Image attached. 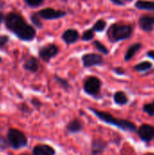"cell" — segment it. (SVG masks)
Listing matches in <instances>:
<instances>
[{
  "mask_svg": "<svg viewBox=\"0 0 154 155\" xmlns=\"http://www.w3.org/2000/svg\"><path fill=\"white\" fill-rule=\"evenodd\" d=\"M4 24L5 28L21 41L30 42L36 36L35 28L28 24L21 14L16 12H9L5 15Z\"/></svg>",
  "mask_w": 154,
  "mask_h": 155,
  "instance_id": "1",
  "label": "cell"
},
{
  "mask_svg": "<svg viewBox=\"0 0 154 155\" xmlns=\"http://www.w3.org/2000/svg\"><path fill=\"white\" fill-rule=\"evenodd\" d=\"M89 110L100 121L103 122L106 124L113 125V126H114L122 131H124V132H136L137 131V126L133 123H132L128 120L116 118L113 115H112L111 114H108V113L103 112V111H99V110L92 108V107H90Z\"/></svg>",
  "mask_w": 154,
  "mask_h": 155,
  "instance_id": "2",
  "label": "cell"
},
{
  "mask_svg": "<svg viewBox=\"0 0 154 155\" xmlns=\"http://www.w3.org/2000/svg\"><path fill=\"white\" fill-rule=\"evenodd\" d=\"M133 33V26L130 24L114 23L107 29V37L111 43H117L129 39Z\"/></svg>",
  "mask_w": 154,
  "mask_h": 155,
  "instance_id": "3",
  "label": "cell"
},
{
  "mask_svg": "<svg viewBox=\"0 0 154 155\" xmlns=\"http://www.w3.org/2000/svg\"><path fill=\"white\" fill-rule=\"evenodd\" d=\"M7 141L9 145L15 149H22L27 146V138L25 134L15 128H10L7 132Z\"/></svg>",
  "mask_w": 154,
  "mask_h": 155,
  "instance_id": "4",
  "label": "cell"
},
{
  "mask_svg": "<svg viewBox=\"0 0 154 155\" xmlns=\"http://www.w3.org/2000/svg\"><path fill=\"white\" fill-rule=\"evenodd\" d=\"M58 54H59V48L54 43H49V44L40 47L38 50L39 58L45 63H49L51 61V59L55 57Z\"/></svg>",
  "mask_w": 154,
  "mask_h": 155,
  "instance_id": "5",
  "label": "cell"
},
{
  "mask_svg": "<svg viewBox=\"0 0 154 155\" xmlns=\"http://www.w3.org/2000/svg\"><path fill=\"white\" fill-rule=\"evenodd\" d=\"M102 87V81L96 76H89L84 84V91L91 96H95L99 94Z\"/></svg>",
  "mask_w": 154,
  "mask_h": 155,
  "instance_id": "6",
  "label": "cell"
},
{
  "mask_svg": "<svg viewBox=\"0 0 154 155\" xmlns=\"http://www.w3.org/2000/svg\"><path fill=\"white\" fill-rule=\"evenodd\" d=\"M38 15L44 20H55L64 17L67 13L64 10H56L52 7H46L37 12Z\"/></svg>",
  "mask_w": 154,
  "mask_h": 155,
  "instance_id": "7",
  "label": "cell"
},
{
  "mask_svg": "<svg viewBox=\"0 0 154 155\" xmlns=\"http://www.w3.org/2000/svg\"><path fill=\"white\" fill-rule=\"evenodd\" d=\"M82 62L85 68L98 66L103 64V58L102 55L95 54V53H89L85 54L82 56Z\"/></svg>",
  "mask_w": 154,
  "mask_h": 155,
  "instance_id": "8",
  "label": "cell"
},
{
  "mask_svg": "<svg viewBox=\"0 0 154 155\" xmlns=\"http://www.w3.org/2000/svg\"><path fill=\"white\" fill-rule=\"evenodd\" d=\"M138 136L144 143H150L154 139V126L151 124H142L137 130Z\"/></svg>",
  "mask_w": 154,
  "mask_h": 155,
  "instance_id": "9",
  "label": "cell"
},
{
  "mask_svg": "<svg viewBox=\"0 0 154 155\" xmlns=\"http://www.w3.org/2000/svg\"><path fill=\"white\" fill-rule=\"evenodd\" d=\"M138 23L143 31L146 33H151L154 27V15H142L139 18Z\"/></svg>",
  "mask_w": 154,
  "mask_h": 155,
  "instance_id": "10",
  "label": "cell"
},
{
  "mask_svg": "<svg viewBox=\"0 0 154 155\" xmlns=\"http://www.w3.org/2000/svg\"><path fill=\"white\" fill-rule=\"evenodd\" d=\"M79 38H80L79 32L74 28L66 29L62 35V39L66 45H73L76 43L79 40Z\"/></svg>",
  "mask_w": 154,
  "mask_h": 155,
  "instance_id": "11",
  "label": "cell"
},
{
  "mask_svg": "<svg viewBox=\"0 0 154 155\" xmlns=\"http://www.w3.org/2000/svg\"><path fill=\"white\" fill-rule=\"evenodd\" d=\"M23 67L25 70L30 72V73H36L39 70L40 64H39V60L35 56L29 55L26 57L23 63Z\"/></svg>",
  "mask_w": 154,
  "mask_h": 155,
  "instance_id": "12",
  "label": "cell"
},
{
  "mask_svg": "<svg viewBox=\"0 0 154 155\" xmlns=\"http://www.w3.org/2000/svg\"><path fill=\"white\" fill-rule=\"evenodd\" d=\"M33 155H55V150L47 144H38L33 148Z\"/></svg>",
  "mask_w": 154,
  "mask_h": 155,
  "instance_id": "13",
  "label": "cell"
},
{
  "mask_svg": "<svg viewBox=\"0 0 154 155\" xmlns=\"http://www.w3.org/2000/svg\"><path fill=\"white\" fill-rule=\"evenodd\" d=\"M107 145H108L107 143L101 138H97V139L93 140L92 143V154H102L107 148Z\"/></svg>",
  "mask_w": 154,
  "mask_h": 155,
  "instance_id": "14",
  "label": "cell"
},
{
  "mask_svg": "<svg viewBox=\"0 0 154 155\" xmlns=\"http://www.w3.org/2000/svg\"><path fill=\"white\" fill-rule=\"evenodd\" d=\"M84 129V124L83 122L81 120H79L78 118H74L73 120H71L68 124L66 125V130L69 134H77L80 133L81 131H83Z\"/></svg>",
  "mask_w": 154,
  "mask_h": 155,
  "instance_id": "15",
  "label": "cell"
},
{
  "mask_svg": "<svg viewBox=\"0 0 154 155\" xmlns=\"http://www.w3.org/2000/svg\"><path fill=\"white\" fill-rule=\"evenodd\" d=\"M142 47H143V45H142L141 43H135V44H133V45H131V46L127 49V51H126V53H125V54H124V60H125L126 62L132 60V59L134 57V55L141 50Z\"/></svg>",
  "mask_w": 154,
  "mask_h": 155,
  "instance_id": "16",
  "label": "cell"
},
{
  "mask_svg": "<svg viewBox=\"0 0 154 155\" xmlns=\"http://www.w3.org/2000/svg\"><path fill=\"white\" fill-rule=\"evenodd\" d=\"M134 6L140 10H146L154 13V1L150 0H137L134 4Z\"/></svg>",
  "mask_w": 154,
  "mask_h": 155,
  "instance_id": "17",
  "label": "cell"
},
{
  "mask_svg": "<svg viewBox=\"0 0 154 155\" xmlns=\"http://www.w3.org/2000/svg\"><path fill=\"white\" fill-rule=\"evenodd\" d=\"M113 101L118 105H125L129 103V98L127 94L123 91H118L113 94Z\"/></svg>",
  "mask_w": 154,
  "mask_h": 155,
  "instance_id": "18",
  "label": "cell"
},
{
  "mask_svg": "<svg viewBox=\"0 0 154 155\" xmlns=\"http://www.w3.org/2000/svg\"><path fill=\"white\" fill-rule=\"evenodd\" d=\"M152 64L149 61H143V62H141L137 64L134 65V70L137 71V72H140V73H143V72H147L149 71L150 69L152 68Z\"/></svg>",
  "mask_w": 154,
  "mask_h": 155,
  "instance_id": "19",
  "label": "cell"
},
{
  "mask_svg": "<svg viewBox=\"0 0 154 155\" xmlns=\"http://www.w3.org/2000/svg\"><path fill=\"white\" fill-rule=\"evenodd\" d=\"M106 26H107V23H106V21L104 20V19H99V20H97L95 23H94V25L92 26V29L94 31V32H103V31H104L105 30V28H106Z\"/></svg>",
  "mask_w": 154,
  "mask_h": 155,
  "instance_id": "20",
  "label": "cell"
},
{
  "mask_svg": "<svg viewBox=\"0 0 154 155\" xmlns=\"http://www.w3.org/2000/svg\"><path fill=\"white\" fill-rule=\"evenodd\" d=\"M41 19H42V18L38 15L37 13H33V14H31V15H30V20H31L32 24H33L37 29H42L43 26H44V24H43V22L41 21Z\"/></svg>",
  "mask_w": 154,
  "mask_h": 155,
  "instance_id": "21",
  "label": "cell"
},
{
  "mask_svg": "<svg viewBox=\"0 0 154 155\" xmlns=\"http://www.w3.org/2000/svg\"><path fill=\"white\" fill-rule=\"evenodd\" d=\"M93 45L95 47V49L97 51H99L100 53H102L103 54H109V49L103 44H102L100 41L95 40V41H93Z\"/></svg>",
  "mask_w": 154,
  "mask_h": 155,
  "instance_id": "22",
  "label": "cell"
},
{
  "mask_svg": "<svg viewBox=\"0 0 154 155\" xmlns=\"http://www.w3.org/2000/svg\"><path fill=\"white\" fill-rule=\"evenodd\" d=\"M54 80L60 84V86L63 87L64 90H69V89L71 88V85H70L69 82H68L66 79L62 78V77H60V76H58V75H56V74L54 76Z\"/></svg>",
  "mask_w": 154,
  "mask_h": 155,
  "instance_id": "23",
  "label": "cell"
},
{
  "mask_svg": "<svg viewBox=\"0 0 154 155\" xmlns=\"http://www.w3.org/2000/svg\"><path fill=\"white\" fill-rule=\"evenodd\" d=\"M93 37H94V31L92 28L85 30L81 35V39L83 41H91L93 39Z\"/></svg>",
  "mask_w": 154,
  "mask_h": 155,
  "instance_id": "24",
  "label": "cell"
},
{
  "mask_svg": "<svg viewBox=\"0 0 154 155\" xmlns=\"http://www.w3.org/2000/svg\"><path fill=\"white\" fill-rule=\"evenodd\" d=\"M44 1L45 0H24L25 4L31 8H36V7L42 5Z\"/></svg>",
  "mask_w": 154,
  "mask_h": 155,
  "instance_id": "25",
  "label": "cell"
},
{
  "mask_svg": "<svg viewBox=\"0 0 154 155\" xmlns=\"http://www.w3.org/2000/svg\"><path fill=\"white\" fill-rule=\"evenodd\" d=\"M143 112L150 116H154V101L143 105Z\"/></svg>",
  "mask_w": 154,
  "mask_h": 155,
  "instance_id": "26",
  "label": "cell"
},
{
  "mask_svg": "<svg viewBox=\"0 0 154 155\" xmlns=\"http://www.w3.org/2000/svg\"><path fill=\"white\" fill-rule=\"evenodd\" d=\"M10 41V37L7 35H0V50H4Z\"/></svg>",
  "mask_w": 154,
  "mask_h": 155,
  "instance_id": "27",
  "label": "cell"
},
{
  "mask_svg": "<svg viewBox=\"0 0 154 155\" xmlns=\"http://www.w3.org/2000/svg\"><path fill=\"white\" fill-rule=\"evenodd\" d=\"M8 141H6L4 137L0 136V149L1 150H5L8 147Z\"/></svg>",
  "mask_w": 154,
  "mask_h": 155,
  "instance_id": "28",
  "label": "cell"
},
{
  "mask_svg": "<svg viewBox=\"0 0 154 155\" xmlns=\"http://www.w3.org/2000/svg\"><path fill=\"white\" fill-rule=\"evenodd\" d=\"M113 71L115 72V74H119V75H123V74H125V71H124L123 69H122V68H119V67L114 68Z\"/></svg>",
  "mask_w": 154,
  "mask_h": 155,
  "instance_id": "29",
  "label": "cell"
},
{
  "mask_svg": "<svg viewBox=\"0 0 154 155\" xmlns=\"http://www.w3.org/2000/svg\"><path fill=\"white\" fill-rule=\"evenodd\" d=\"M110 1L116 5H125V3L123 0H110Z\"/></svg>",
  "mask_w": 154,
  "mask_h": 155,
  "instance_id": "30",
  "label": "cell"
},
{
  "mask_svg": "<svg viewBox=\"0 0 154 155\" xmlns=\"http://www.w3.org/2000/svg\"><path fill=\"white\" fill-rule=\"evenodd\" d=\"M146 55H147L149 58L152 59L154 61V50H150V51H148L147 54H146Z\"/></svg>",
  "mask_w": 154,
  "mask_h": 155,
  "instance_id": "31",
  "label": "cell"
},
{
  "mask_svg": "<svg viewBox=\"0 0 154 155\" xmlns=\"http://www.w3.org/2000/svg\"><path fill=\"white\" fill-rule=\"evenodd\" d=\"M5 15L3 12H0V25L2 23H5Z\"/></svg>",
  "mask_w": 154,
  "mask_h": 155,
  "instance_id": "32",
  "label": "cell"
},
{
  "mask_svg": "<svg viewBox=\"0 0 154 155\" xmlns=\"http://www.w3.org/2000/svg\"><path fill=\"white\" fill-rule=\"evenodd\" d=\"M32 103H33V104H34L37 108H39L40 106H41V103L38 101V100H36V99H34V100H32Z\"/></svg>",
  "mask_w": 154,
  "mask_h": 155,
  "instance_id": "33",
  "label": "cell"
},
{
  "mask_svg": "<svg viewBox=\"0 0 154 155\" xmlns=\"http://www.w3.org/2000/svg\"><path fill=\"white\" fill-rule=\"evenodd\" d=\"M5 3L4 1H0V9H2L5 6Z\"/></svg>",
  "mask_w": 154,
  "mask_h": 155,
  "instance_id": "34",
  "label": "cell"
},
{
  "mask_svg": "<svg viewBox=\"0 0 154 155\" xmlns=\"http://www.w3.org/2000/svg\"><path fill=\"white\" fill-rule=\"evenodd\" d=\"M143 155H154L153 153H146V154H143Z\"/></svg>",
  "mask_w": 154,
  "mask_h": 155,
  "instance_id": "35",
  "label": "cell"
},
{
  "mask_svg": "<svg viewBox=\"0 0 154 155\" xmlns=\"http://www.w3.org/2000/svg\"><path fill=\"white\" fill-rule=\"evenodd\" d=\"M2 61H3V58H2V57L0 56V63H2Z\"/></svg>",
  "mask_w": 154,
  "mask_h": 155,
  "instance_id": "36",
  "label": "cell"
},
{
  "mask_svg": "<svg viewBox=\"0 0 154 155\" xmlns=\"http://www.w3.org/2000/svg\"><path fill=\"white\" fill-rule=\"evenodd\" d=\"M20 155H29V154H26V153H23V154H20Z\"/></svg>",
  "mask_w": 154,
  "mask_h": 155,
  "instance_id": "37",
  "label": "cell"
},
{
  "mask_svg": "<svg viewBox=\"0 0 154 155\" xmlns=\"http://www.w3.org/2000/svg\"><path fill=\"white\" fill-rule=\"evenodd\" d=\"M125 1H132V0H125Z\"/></svg>",
  "mask_w": 154,
  "mask_h": 155,
  "instance_id": "38",
  "label": "cell"
}]
</instances>
